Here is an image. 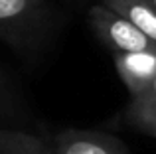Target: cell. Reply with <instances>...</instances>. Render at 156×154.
<instances>
[{
	"instance_id": "cell-1",
	"label": "cell",
	"mask_w": 156,
	"mask_h": 154,
	"mask_svg": "<svg viewBox=\"0 0 156 154\" xmlns=\"http://www.w3.org/2000/svg\"><path fill=\"white\" fill-rule=\"evenodd\" d=\"M46 0H0V38L14 47H32L48 26Z\"/></svg>"
},
{
	"instance_id": "cell-2",
	"label": "cell",
	"mask_w": 156,
	"mask_h": 154,
	"mask_svg": "<svg viewBox=\"0 0 156 154\" xmlns=\"http://www.w3.org/2000/svg\"><path fill=\"white\" fill-rule=\"evenodd\" d=\"M91 30L113 54L119 51H156V42L138 30L125 16L117 14L105 4L91 6L87 12Z\"/></svg>"
},
{
	"instance_id": "cell-3",
	"label": "cell",
	"mask_w": 156,
	"mask_h": 154,
	"mask_svg": "<svg viewBox=\"0 0 156 154\" xmlns=\"http://www.w3.org/2000/svg\"><path fill=\"white\" fill-rule=\"evenodd\" d=\"M59 154H130L126 144L113 135L99 131H61L53 138Z\"/></svg>"
},
{
	"instance_id": "cell-4",
	"label": "cell",
	"mask_w": 156,
	"mask_h": 154,
	"mask_svg": "<svg viewBox=\"0 0 156 154\" xmlns=\"http://www.w3.org/2000/svg\"><path fill=\"white\" fill-rule=\"evenodd\" d=\"M115 67L130 99L142 95L156 79V51H119Z\"/></svg>"
},
{
	"instance_id": "cell-5",
	"label": "cell",
	"mask_w": 156,
	"mask_h": 154,
	"mask_svg": "<svg viewBox=\"0 0 156 154\" xmlns=\"http://www.w3.org/2000/svg\"><path fill=\"white\" fill-rule=\"evenodd\" d=\"M101 4L125 16L156 42V8L150 4V0H103Z\"/></svg>"
},
{
	"instance_id": "cell-6",
	"label": "cell",
	"mask_w": 156,
	"mask_h": 154,
	"mask_svg": "<svg viewBox=\"0 0 156 154\" xmlns=\"http://www.w3.org/2000/svg\"><path fill=\"white\" fill-rule=\"evenodd\" d=\"M0 154H59L51 150L42 138L22 131H0Z\"/></svg>"
},
{
	"instance_id": "cell-7",
	"label": "cell",
	"mask_w": 156,
	"mask_h": 154,
	"mask_svg": "<svg viewBox=\"0 0 156 154\" xmlns=\"http://www.w3.org/2000/svg\"><path fill=\"white\" fill-rule=\"evenodd\" d=\"M156 111V79L152 81L148 89L142 95L130 99L129 107H126L125 117H134V115H144V113H152Z\"/></svg>"
},
{
	"instance_id": "cell-8",
	"label": "cell",
	"mask_w": 156,
	"mask_h": 154,
	"mask_svg": "<svg viewBox=\"0 0 156 154\" xmlns=\"http://www.w3.org/2000/svg\"><path fill=\"white\" fill-rule=\"evenodd\" d=\"M126 123L133 128L156 138V111L152 113H144V115H134V117H126Z\"/></svg>"
},
{
	"instance_id": "cell-9",
	"label": "cell",
	"mask_w": 156,
	"mask_h": 154,
	"mask_svg": "<svg viewBox=\"0 0 156 154\" xmlns=\"http://www.w3.org/2000/svg\"><path fill=\"white\" fill-rule=\"evenodd\" d=\"M0 99H2V81H0Z\"/></svg>"
},
{
	"instance_id": "cell-10",
	"label": "cell",
	"mask_w": 156,
	"mask_h": 154,
	"mask_svg": "<svg viewBox=\"0 0 156 154\" xmlns=\"http://www.w3.org/2000/svg\"><path fill=\"white\" fill-rule=\"evenodd\" d=\"M150 4H152V6L156 8V0H150Z\"/></svg>"
}]
</instances>
